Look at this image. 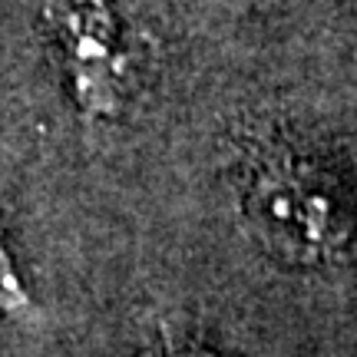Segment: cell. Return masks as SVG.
Segmentation results:
<instances>
[{
	"instance_id": "1",
	"label": "cell",
	"mask_w": 357,
	"mask_h": 357,
	"mask_svg": "<svg viewBox=\"0 0 357 357\" xmlns=\"http://www.w3.org/2000/svg\"><path fill=\"white\" fill-rule=\"evenodd\" d=\"M238 212L252 242L288 271H318L347 245L344 208L321 169L288 142L252 139L235 162Z\"/></svg>"
},
{
	"instance_id": "2",
	"label": "cell",
	"mask_w": 357,
	"mask_h": 357,
	"mask_svg": "<svg viewBox=\"0 0 357 357\" xmlns=\"http://www.w3.org/2000/svg\"><path fill=\"white\" fill-rule=\"evenodd\" d=\"M50 33L77 116L86 126L116 123L129 93V47L113 0H53Z\"/></svg>"
},
{
	"instance_id": "3",
	"label": "cell",
	"mask_w": 357,
	"mask_h": 357,
	"mask_svg": "<svg viewBox=\"0 0 357 357\" xmlns=\"http://www.w3.org/2000/svg\"><path fill=\"white\" fill-rule=\"evenodd\" d=\"M0 314L10 321H33L37 318V298L26 288L20 265L13 258V248L0 229Z\"/></svg>"
},
{
	"instance_id": "4",
	"label": "cell",
	"mask_w": 357,
	"mask_h": 357,
	"mask_svg": "<svg viewBox=\"0 0 357 357\" xmlns=\"http://www.w3.org/2000/svg\"><path fill=\"white\" fill-rule=\"evenodd\" d=\"M155 357H222L208 344L195 341V337H182V334H166L162 344L155 351Z\"/></svg>"
}]
</instances>
